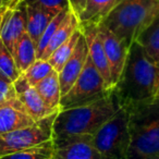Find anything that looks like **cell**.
<instances>
[{"mask_svg": "<svg viewBox=\"0 0 159 159\" xmlns=\"http://www.w3.org/2000/svg\"><path fill=\"white\" fill-rule=\"evenodd\" d=\"M35 122L19 97L0 106V134L26 128Z\"/></svg>", "mask_w": 159, "mask_h": 159, "instance_id": "obj_12", "label": "cell"}, {"mask_svg": "<svg viewBox=\"0 0 159 159\" xmlns=\"http://www.w3.org/2000/svg\"><path fill=\"white\" fill-rule=\"evenodd\" d=\"M12 55L20 74L25 72L37 60V47L27 33H25L16 43Z\"/></svg>", "mask_w": 159, "mask_h": 159, "instance_id": "obj_18", "label": "cell"}, {"mask_svg": "<svg viewBox=\"0 0 159 159\" xmlns=\"http://www.w3.org/2000/svg\"><path fill=\"white\" fill-rule=\"evenodd\" d=\"M20 5L38 6L56 14L70 9L68 0H21Z\"/></svg>", "mask_w": 159, "mask_h": 159, "instance_id": "obj_26", "label": "cell"}, {"mask_svg": "<svg viewBox=\"0 0 159 159\" xmlns=\"http://www.w3.org/2000/svg\"><path fill=\"white\" fill-rule=\"evenodd\" d=\"M158 16L159 0H123L117 3L102 23L130 49Z\"/></svg>", "mask_w": 159, "mask_h": 159, "instance_id": "obj_3", "label": "cell"}, {"mask_svg": "<svg viewBox=\"0 0 159 159\" xmlns=\"http://www.w3.org/2000/svg\"><path fill=\"white\" fill-rule=\"evenodd\" d=\"M21 0H0V8L9 7V8H16L20 5Z\"/></svg>", "mask_w": 159, "mask_h": 159, "instance_id": "obj_29", "label": "cell"}, {"mask_svg": "<svg viewBox=\"0 0 159 159\" xmlns=\"http://www.w3.org/2000/svg\"><path fill=\"white\" fill-rule=\"evenodd\" d=\"M36 91L44 99L47 106L55 110H61L60 109V102H61V86H60L59 75L58 72H52L50 75L44 79L35 86Z\"/></svg>", "mask_w": 159, "mask_h": 159, "instance_id": "obj_19", "label": "cell"}, {"mask_svg": "<svg viewBox=\"0 0 159 159\" xmlns=\"http://www.w3.org/2000/svg\"><path fill=\"white\" fill-rule=\"evenodd\" d=\"M121 1H123V0H117V3H119V2H121Z\"/></svg>", "mask_w": 159, "mask_h": 159, "instance_id": "obj_32", "label": "cell"}, {"mask_svg": "<svg viewBox=\"0 0 159 159\" xmlns=\"http://www.w3.org/2000/svg\"><path fill=\"white\" fill-rule=\"evenodd\" d=\"M81 35H82V31H81V29H79L68 40H66L61 46L58 47L51 53L50 57L47 59L49 63L52 66V68L55 69L56 72H60L62 66L66 64V62L69 60V58L74 52V49L76 47L77 42H79Z\"/></svg>", "mask_w": 159, "mask_h": 159, "instance_id": "obj_20", "label": "cell"}, {"mask_svg": "<svg viewBox=\"0 0 159 159\" xmlns=\"http://www.w3.org/2000/svg\"><path fill=\"white\" fill-rule=\"evenodd\" d=\"M112 92L126 111L159 97V63L137 42L129 49L123 71Z\"/></svg>", "mask_w": 159, "mask_h": 159, "instance_id": "obj_1", "label": "cell"}, {"mask_svg": "<svg viewBox=\"0 0 159 159\" xmlns=\"http://www.w3.org/2000/svg\"><path fill=\"white\" fill-rule=\"evenodd\" d=\"M128 112L131 134L128 159L159 156V97Z\"/></svg>", "mask_w": 159, "mask_h": 159, "instance_id": "obj_4", "label": "cell"}, {"mask_svg": "<svg viewBox=\"0 0 159 159\" xmlns=\"http://www.w3.org/2000/svg\"><path fill=\"white\" fill-rule=\"evenodd\" d=\"M14 87H16L19 99L24 105L27 112L35 121H39L60 111L51 109L50 107L47 106L35 87L30 86L21 75L14 82Z\"/></svg>", "mask_w": 159, "mask_h": 159, "instance_id": "obj_11", "label": "cell"}, {"mask_svg": "<svg viewBox=\"0 0 159 159\" xmlns=\"http://www.w3.org/2000/svg\"><path fill=\"white\" fill-rule=\"evenodd\" d=\"M11 9H13V8H9V7L0 8V32H1V29H2V25L6 20V16H7L8 12H9Z\"/></svg>", "mask_w": 159, "mask_h": 159, "instance_id": "obj_30", "label": "cell"}, {"mask_svg": "<svg viewBox=\"0 0 159 159\" xmlns=\"http://www.w3.org/2000/svg\"><path fill=\"white\" fill-rule=\"evenodd\" d=\"M117 6V0H86L83 12L79 16L80 25H98Z\"/></svg>", "mask_w": 159, "mask_h": 159, "instance_id": "obj_16", "label": "cell"}, {"mask_svg": "<svg viewBox=\"0 0 159 159\" xmlns=\"http://www.w3.org/2000/svg\"><path fill=\"white\" fill-rule=\"evenodd\" d=\"M111 92L112 89L107 86L106 82L95 68L89 56L82 73L80 74L68 93L62 95L60 109L68 110V109L91 105L105 98Z\"/></svg>", "mask_w": 159, "mask_h": 159, "instance_id": "obj_6", "label": "cell"}, {"mask_svg": "<svg viewBox=\"0 0 159 159\" xmlns=\"http://www.w3.org/2000/svg\"><path fill=\"white\" fill-rule=\"evenodd\" d=\"M26 33V10L23 5L8 12L0 32V39L10 51H13L14 46Z\"/></svg>", "mask_w": 159, "mask_h": 159, "instance_id": "obj_13", "label": "cell"}, {"mask_svg": "<svg viewBox=\"0 0 159 159\" xmlns=\"http://www.w3.org/2000/svg\"><path fill=\"white\" fill-rule=\"evenodd\" d=\"M89 45H87L84 34L82 33L74 49V52L69 58L66 64L62 66L60 72H58L62 95L68 93L69 89L72 87L77 77L80 76V74L82 73L87 59H89Z\"/></svg>", "mask_w": 159, "mask_h": 159, "instance_id": "obj_10", "label": "cell"}, {"mask_svg": "<svg viewBox=\"0 0 159 159\" xmlns=\"http://www.w3.org/2000/svg\"><path fill=\"white\" fill-rule=\"evenodd\" d=\"M23 6L26 10V33L37 47L44 31L57 14L38 6Z\"/></svg>", "mask_w": 159, "mask_h": 159, "instance_id": "obj_15", "label": "cell"}, {"mask_svg": "<svg viewBox=\"0 0 159 159\" xmlns=\"http://www.w3.org/2000/svg\"><path fill=\"white\" fill-rule=\"evenodd\" d=\"M97 26L98 25L95 24L80 25V29H81L82 33L84 34L85 38H86L87 45H89V58H91L92 62L102 76L107 86L110 89H112L113 83L110 66H109L108 58H107L106 51H105V48L102 46V39H100L99 34H98Z\"/></svg>", "mask_w": 159, "mask_h": 159, "instance_id": "obj_9", "label": "cell"}, {"mask_svg": "<svg viewBox=\"0 0 159 159\" xmlns=\"http://www.w3.org/2000/svg\"><path fill=\"white\" fill-rule=\"evenodd\" d=\"M0 73H2L5 76L11 80L13 83L21 75L16 66L13 55L5 46L1 39H0Z\"/></svg>", "mask_w": 159, "mask_h": 159, "instance_id": "obj_24", "label": "cell"}, {"mask_svg": "<svg viewBox=\"0 0 159 159\" xmlns=\"http://www.w3.org/2000/svg\"><path fill=\"white\" fill-rule=\"evenodd\" d=\"M80 29V22L77 16L73 13L72 11H69L66 16L63 19V21L61 22L60 26L57 29L56 33L53 34L52 38L49 42L48 46H47L46 50L44 51L42 58L40 59L47 60L50 55L58 48L59 46H61L66 40H68L77 30Z\"/></svg>", "mask_w": 159, "mask_h": 159, "instance_id": "obj_17", "label": "cell"}, {"mask_svg": "<svg viewBox=\"0 0 159 159\" xmlns=\"http://www.w3.org/2000/svg\"><path fill=\"white\" fill-rule=\"evenodd\" d=\"M136 42L152 59L159 63V16L139 36Z\"/></svg>", "mask_w": 159, "mask_h": 159, "instance_id": "obj_21", "label": "cell"}, {"mask_svg": "<svg viewBox=\"0 0 159 159\" xmlns=\"http://www.w3.org/2000/svg\"><path fill=\"white\" fill-rule=\"evenodd\" d=\"M53 150L55 146L52 139H50L34 147L6 155L0 157V159H52Z\"/></svg>", "mask_w": 159, "mask_h": 159, "instance_id": "obj_22", "label": "cell"}, {"mask_svg": "<svg viewBox=\"0 0 159 159\" xmlns=\"http://www.w3.org/2000/svg\"><path fill=\"white\" fill-rule=\"evenodd\" d=\"M143 159H159V156H150V157H146Z\"/></svg>", "mask_w": 159, "mask_h": 159, "instance_id": "obj_31", "label": "cell"}, {"mask_svg": "<svg viewBox=\"0 0 159 159\" xmlns=\"http://www.w3.org/2000/svg\"><path fill=\"white\" fill-rule=\"evenodd\" d=\"M69 11H70V9L58 13L57 16L51 20V22L48 24V26L46 27V30L44 31V33H43L42 37H40L39 42H38V44H37V59L42 58L43 53L46 50L47 46H48L49 42H50L51 38H52L53 34L56 33L57 29L60 26V24H61V22L63 21V19L66 16Z\"/></svg>", "mask_w": 159, "mask_h": 159, "instance_id": "obj_25", "label": "cell"}, {"mask_svg": "<svg viewBox=\"0 0 159 159\" xmlns=\"http://www.w3.org/2000/svg\"><path fill=\"white\" fill-rule=\"evenodd\" d=\"M59 112L20 130L0 134V157L52 139L53 122Z\"/></svg>", "mask_w": 159, "mask_h": 159, "instance_id": "obj_7", "label": "cell"}, {"mask_svg": "<svg viewBox=\"0 0 159 159\" xmlns=\"http://www.w3.org/2000/svg\"><path fill=\"white\" fill-rule=\"evenodd\" d=\"M97 29L102 46L106 51L107 58H108L111 76H112V83L115 86L123 71L124 64H125L126 58H128L129 48L116 34H113L102 23L98 24Z\"/></svg>", "mask_w": 159, "mask_h": 159, "instance_id": "obj_8", "label": "cell"}, {"mask_svg": "<svg viewBox=\"0 0 159 159\" xmlns=\"http://www.w3.org/2000/svg\"><path fill=\"white\" fill-rule=\"evenodd\" d=\"M121 108L111 92L102 99L86 106L60 110L53 122L52 143L55 148L68 145L71 139L94 135Z\"/></svg>", "mask_w": 159, "mask_h": 159, "instance_id": "obj_2", "label": "cell"}, {"mask_svg": "<svg viewBox=\"0 0 159 159\" xmlns=\"http://www.w3.org/2000/svg\"><path fill=\"white\" fill-rule=\"evenodd\" d=\"M70 10L79 18V16L83 12L86 5V0H68Z\"/></svg>", "mask_w": 159, "mask_h": 159, "instance_id": "obj_28", "label": "cell"}, {"mask_svg": "<svg viewBox=\"0 0 159 159\" xmlns=\"http://www.w3.org/2000/svg\"><path fill=\"white\" fill-rule=\"evenodd\" d=\"M94 136L85 135L66 146L55 148L52 159H104L96 148Z\"/></svg>", "mask_w": 159, "mask_h": 159, "instance_id": "obj_14", "label": "cell"}, {"mask_svg": "<svg viewBox=\"0 0 159 159\" xmlns=\"http://www.w3.org/2000/svg\"><path fill=\"white\" fill-rule=\"evenodd\" d=\"M52 72H55V69L49 63L48 60L37 59L25 72L21 74V76L26 81L30 86L35 87Z\"/></svg>", "mask_w": 159, "mask_h": 159, "instance_id": "obj_23", "label": "cell"}, {"mask_svg": "<svg viewBox=\"0 0 159 159\" xmlns=\"http://www.w3.org/2000/svg\"><path fill=\"white\" fill-rule=\"evenodd\" d=\"M18 97L14 83L7 76L0 73V106Z\"/></svg>", "mask_w": 159, "mask_h": 159, "instance_id": "obj_27", "label": "cell"}, {"mask_svg": "<svg viewBox=\"0 0 159 159\" xmlns=\"http://www.w3.org/2000/svg\"><path fill=\"white\" fill-rule=\"evenodd\" d=\"M93 141L104 159H128L131 146L128 111L120 108L94 135Z\"/></svg>", "mask_w": 159, "mask_h": 159, "instance_id": "obj_5", "label": "cell"}]
</instances>
